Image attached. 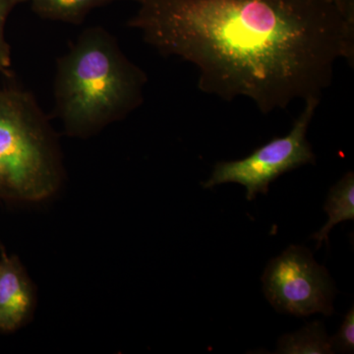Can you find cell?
Listing matches in <instances>:
<instances>
[{"instance_id":"cell-1","label":"cell","mask_w":354,"mask_h":354,"mask_svg":"<svg viewBox=\"0 0 354 354\" xmlns=\"http://www.w3.org/2000/svg\"><path fill=\"white\" fill-rule=\"evenodd\" d=\"M129 27L196 66L198 87L261 113L321 99L339 60L353 64L354 23L330 0H132Z\"/></svg>"},{"instance_id":"cell-2","label":"cell","mask_w":354,"mask_h":354,"mask_svg":"<svg viewBox=\"0 0 354 354\" xmlns=\"http://www.w3.org/2000/svg\"><path fill=\"white\" fill-rule=\"evenodd\" d=\"M146 83L111 32L88 28L58 60L55 113L67 136L88 138L138 108Z\"/></svg>"},{"instance_id":"cell-3","label":"cell","mask_w":354,"mask_h":354,"mask_svg":"<svg viewBox=\"0 0 354 354\" xmlns=\"http://www.w3.org/2000/svg\"><path fill=\"white\" fill-rule=\"evenodd\" d=\"M64 177L57 134L35 97L0 91V201L50 199Z\"/></svg>"},{"instance_id":"cell-4","label":"cell","mask_w":354,"mask_h":354,"mask_svg":"<svg viewBox=\"0 0 354 354\" xmlns=\"http://www.w3.org/2000/svg\"><path fill=\"white\" fill-rule=\"evenodd\" d=\"M304 102V111L288 134L272 139L248 157L218 162L208 180L203 183V187L239 183L246 188V199L252 201L258 194H267L270 184L281 174L314 164L316 158L307 140V132L320 100Z\"/></svg>"},{"instance_id":"cell-5","label":"cell","mask_w":354,"mask_h":354,"mask_svg":"<svg viewBox=\"0 0 354 354\" xmlns=\"http://www.w3.org/2000/svg\"><path fill=\"white\" fill-rule=\"evenodd\" d=\"M262 281L266 297L281 313L306 317L334 312V283L305 247L291 245L272 259Z\"/></svg>"},{"instance_id":"cell-6","label":"cell","mask_w":354,"mask_h":354,"mask_svg":"<svg viewBox=\"0 0 354 354\" xmlns=\"http://www.w3.org/2000/svg\"><path fill=\"white\" fill-rule=\"evenodd\" d=\"M37 290L19 257L0 244V334H12L34 316Z\"/></svg>"},{"instance_id":"cell-7","label":"cell","mask_w":354,"mask_h":354,"mask_svg":"<svg viewBox=\"0 0 354 354\" xmlns=\"http://www.w3.org/2000/svg\"><path fill=\"white\" fill-rule=\"evenodd\" d=\"M325 211L329 215V221L318 232L312 235L317 241V248L322 242L329 241L330 230L337 223L354 218V174L348 171L330 188L325 204Z\"/></svg>"},{"instance_id":"cell-8","label":"cell","mask_w":354,"mask_h":354,"mask_svg":"<svg viewBox=\"0 0 354 354\" xmlns=\"http://www.w3.org/2000/svg\"><path fill=\"white\" fill-rule=\"evenodd\" d=\"M44 19L80 24L91 11L122 0H26Z\"/></svg>"},{"instance_id":"cell-9","label":"cell","mask_w":354,"mask_h":354,"mask_svg":"<svg viewBox=\"0 0 354 354\" xmlns=\"http://www.w3.org/2000/svg\"><path fill=\"white\" fill-rule=\"evenodd\" d=\"M277 353L325 354L334 353L332 341L322 324L314 322L295 334L283 335L279 339Z\"/></svg>"},{"instance_id":"cell-10","label":"cell","mask_w":354,"mask_h":354,"mask_svg":"<svg viewBox=\"0 0 354 354\" xmlns=\"http://www.w3.org/2000/svg\"><path fill=\"white\" fill-rule=\"evenodd\" d=\"M334 351L342 353H353L354 351V309L353 306L344 317L339 332L330 339Z\"/></svg>"},{"instance_id":"cell-11","label":"cell","mask_w":354,"mask_h":354,"mask_svg":"<svg viewBox=\"0 0 354 354\" xmlns=\"http://www.w3.org/2000/svg\"><path fill=\"white\" fill-rule=\"evenodd\" d=\"M26 0H0V70L9 66L8 46L4 38V28L7 18L18 4Z\"/></svg>"},{"instance_id":"cell-12","label":"cell","mask_w":354,"mask_h":354,"mask_svg":"<svg viewBox=\"0 0 354 354\" xmlns=\"http://www.w3.org/2000/svg\"><path fill=\"white\" fill-rule=\"evenodd\" d=\"M346 19L354 23V0H330Z\"/></svg>"}]
</instances>
